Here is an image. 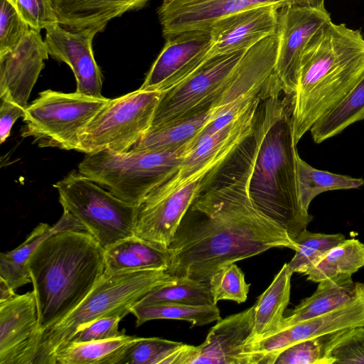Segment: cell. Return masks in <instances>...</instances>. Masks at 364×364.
Masks as SVG:
<instances>
[{"label":"cell","mask_w":364,"mask_h":364,"mask_svg":"<svg viewBox=\"0 0 364 364\" xmlns=\"http://www.w3.org/2000/svg\"><path fill=\"white\" fill-rule=\"evenodd\" d=\"M251 149L237 168L215 180L195 198L168 248L169 274L209 283L220 268L274 247L296 248L287 231L264 215L248 191Z\"/></svg>","instance_id":"cell-1"},{"label":"cell","mask_w":364,"mask_h":364,"mask_svg":"<svg viewBox=\"0 0 364 364\" xmlns=\"http://www.w3.org/2000/svg\"><path fill=\"white\" fill-rule=\"evenodd\" d=\"M291 97L273 73L261 92L254 124L248 191L255 205L294 241L313 216L298 196Z\"/></svg>","instance_id":"cell-2"},{"label":"cell","mask_w":364,"mask_h":364,"mask_svg":"<svg viewBox=\"0 0 364 364\" xmlns=\"http://www.w3.org/2000/svg\"><path fill=\"white\" fill-rule=\"evenodd\" d=\"M364 75V37L359 30L329 22L312 37L301 58L291 120L296 144L336 107Z\"/></svg>","instance_id":"cell-3"},{"label":"cell","mask_w":364,"mask_h":364,"mask_svg":"<svg viewBox=\"0 0 364 364\" xmlns=\"http://www.w3.org/2000/svg\"><path fill=\"white\" fill-rule=\"evenodd\" d=\"M27 267L43 333L75 309L103 277L105 248L86 231L63 230L42 242Z\"/></svg>","instance_id":"cell-4"},{"label":"cell","mask_w":364,"mask_h":364,"mask_svg":"<svg viewBox=\"0 0 364 364\" xmlns=\"http://www.w3.org/2000/svg\"><path fill=\"white\" fill-rule=\"evenodd\" d=\"M180 279L164 270L105 272L75 309L43 331L33 364H55L57 349L68 342L80 327L100 318H124L148 292Z\"/></svg>","instance_id":"cell-5"},{"label":"cell","mask_w":364,"mask_h":364,"mask_svg":"<svg viewBox=\"0 0 364 364\" xmlns=\"http://www.w3.org/2000/svg\"><path fill=\"white\" fill-rule=\"evenodd\" d=\"M187 146L169 151L104 149L85 154L78 172L120 200L139 205L177 171Z\"/></svg>","instance_id":"cell-6"},{"label":"cell","mask_w":364,"mask_h":364,"mask_svg":"<svg viewBox=\"0 0 364 364\" xmlns=\"http://www.w3.org/2000/svg\"><path fill=\"white\" fill-rule=\"evenodd\" d=\"M53 186L72 214L104 248L134 235L139 205L127 203L75 171Z\"/></svg>","instance_id":"cell-7"},{"label":"cell","mask_w":364,"mask_h":364,"mask_svg":"<svg viewBox=\"0 0 364 364\" xmlns=\"http://www.w3.org/2000/svg\"><path fill=\"white\" fill-rule=\"evenodd\" d=\"M110 100L44 90L26 107L21 135L40 147L77 151L81 134Z\"/></svg>","instance_id":"cell-8"},{"label":"cell","mask_w":364,"mask_h":364,"mask_svg":"<svg viewBox=\"0 0 364 364\" xmlns=\"http://www.w3.org/2000/svg\"><path fill=\"white\" fill-rule=\"evenodd\" d=\"M161 91L138 89L109 102L80 137L77 151H126L150 130Z\"/></svg>","instance_id":"cell-9"},{"label":"cell","mask_w":364,"mask_h":364,"mask_svg":"<svg viewBox=\"0 0 364 364\" xmlns=\"http://www.w3.org/2000/svg\"><path fill=\"white\" fill-rule=\"evenodd\" d=\"M246 51L209 58L183 81L161 91L150 130L208 111L229 82Z\"/></svg>","instance_id":"cell-10"},{"label":"cell","mask_w":364,"mask_h":364,"mask_svg":"<svg viewBox=\"0 0 364 364\" xmlns=\"http://www.w3.org/2000/svg\"><path fill=\"white\" fill-rule=\"evenodd\" d=\"M331 21L324 1L279 9L274 73L287 95L292 96L296 91L301 58L307 44L318 31Z\"/></svg>","instance_id":"cell-11"},{"label":"cell","mask_w":364,"mask_h":364,"mask_svg":"<svg viewBox=\"0 0 364 364\" xmlns=\"http://www.w3.org/2000/svg\"><path fill=\"white\" fill-rule=\"evenodd\" d=\"M255 304L220 318L197 346L191 364H266L255 338Z\"/></svg>","instance_id":"cell-12"},{"label":"cell","mask_w":364,"mask_h":364,"mask_svg":"<svg viewBox=\"0 0 364 364\" xmlns=\"http://www.w3.org/2000/svg\"><path fill=\"white\" fill-rule=\"evenodd\" d=\"M216 174L196 178L166 195L149 194L139 205L134 235L167 250L191 203Z\"/></svg>","instance_id":"cell-13"},{"label":"cell","mask_w":364,"mask_h":364,"mask_svg":"<svg viewBox=\"0 0 364 364\" xmlns=\"http://www.w3.org/2000/svg\"><path fill=\"white\" fill-rule=\"evenodd\" d=\"M324 0H162L157 13L163 36L191 30H210L225 16L256 7L273 5L279 9L316 4Z\"/></svg>","instance_id":"cell-14"},{"label":"cell","mask_w":364,"mask_h":364,"mask_svg":"<svg viewBox=\"0 0 364 364\" xmlns=\"http://www.w3.org/2000/svg\"><path fill=\"white\" fill-rule=\"evenodd\" d=\"M210 47V30L186 31L166 37L139 89L164 91L175 86L208 59Z\"/></svg>","instance_id":"cell-15"},{"label":"cell","mask_w":364,"mask_h":364,"mask_svg":"<svg viewBox=\"0 0 364 364\" xmlns=\"http://www.w3.org/2000/svg\"><path fill=\"white\" fill-rule=\"evenodd\" d=\"M41 335L33 291L0 302V364H33Z\"/></svg>","instance_id":"cell-16"},{"label":"cell","mask_w":364,"mask_h":364,"mask_svg":"<svg viewBox=\"0 0 364 364\" xmlns=\"http://www.w3.org/2000/svg\"><path fill=\"white\" fill-rule=\"evenodd\" d=\"M45 43L54 59L68 65L76 80L77 92L102 97V75L95 61L92 41L97 28L72 29L55 23L46 28Z\"/></svg>","instance_id":"cell-17"},{"label":"cell","mask_w":364,"mask_h":364,"mask_svg":"<svg viewBox=\"0 0 364 364\" xmlns=\"http://www.w3.org/2000/svg\"><path fill=\"white\" fill-rule=\"evenodd\" d=\"M364 326V285L349 302L331 311L290 325L258 341L266 364H274L278 355L298 342L341 330Z\"/></svg>","instance_id":"cell-18"},{"label":"cell","mask_w":364,"mask_h":364,"mask_svg":"<svg viewBox=\"0 0 364 364\" xmlns=\"http://www.w3.org/2000/svg\"><path fill=\"white\" fill-rule=\"evenodd\" d=\"M279 8L263 6L234 13L216 21L210 28L211 47L208 58L247 50L275 35Z\"/></svg>","instance_id":"cell-19"},{"label":"cell","mask_w":364,"mask_h":364,"mask_svg":"<svg viewBox=\"0 0 364 364\" xmlns=\"http://www.w3.org/2000/svg\"><path fill=\"white\" fill-rule=\"evenodd\" d=\"M48 55L40 31L31 28L16 48L0 57V98L26 108Z\"/></svg>","instance_id":"cell-20"},{"label":"cell","mask_w":364,"mask_h":364,"mask_svg":"<svg viewBox=\"0 0 364 364\" xmlns=\"http://www.w3.org/2000/svg\"><path fill=\"white\" fill-rule=\"evenodd\" d=\"M59 21L72 29L97 28L124 13L142 8L150 0H52Z\"/></svg>","instance_id":"cell-21"},{"label":"cell","mask_w":364,"mask_h":364,"mask_svg":"<svg viewBox=\"0 0 364 364\" xmlns=\"http://www.w3.org/2000/svg\"><path fill=\"white\" fill-rule=\"evenodd\" d=\"M68 230L86 231L77 219L66 210L53 225L39 223L18 247L0 254V278L14 290L31 283L27 263L32 253L51 235Z\"/></svg>","instance_id":"cell-22"},{"label":"cell","mask_w":364,"mask_h":364,"mask_svg":"<svg viewBox=\"0 0 364 364\" xmlns=\"http://www.w3.org/2000/svg\"><path fill=\"white\" fill-rule=\"evenodd\" d=\"M318 283L313 294L302 300L287 316H284L280 330L336 309L355 298L364 285L363 282H353L350 275L337 276Z\"/></svg>","instance_id":"cell-23"},{"label":"cell","mask_w":364,"mask_h":364,"mask_svg":"<svg viewBox=\"0 0 364 364\" xmlns=\"http://www.w3.org/2000/svg\"><path fill=\"white\" fill-rule=\"evenodd\" d=\"M105 273L167 270L168 250H161L135 235L105 248Z\"/></svg>","instance_id":"cell-24"},{"label":"cell","mask_w":364,"mask_h":364,"mask_svg":"<svg viewBox=\"0 0 364 364\" xmlns=\"http://www.w3.org/2000/svg\"><path fill=\"white\" fill-rule=\"evenodd\" d=\"M288 263L284 264L272 282L255 304V338L259 341L277 333L290 300L291 278Z\"/></svg>","instance_id":"cell-25"},{"label":"cell","mask_w":364,"mask_h":364,"mask_svg":"<svg viewBox=\"0 0 364 364\" xmlns=\"http://www.w3.org/2000/svg\"><path fill=\"white\" fill-rule=\"evenodd\" d=\"M139 337L126 334L115 338L61 345L55 364H119L124 353Z\"/></svg>","instance_id":"cell-26"},{"label":"cell","mask_w":364,"mask_h":364,"mask_svg":"<svg viewBox=\"0 0 364 364\" xmlns=\"http://www.w3.org/2000/svg\"><path fill=\"white\" fill-rule=\"evenodd\" d=\"M195 353V346L139 337L124 353L119 364H191Z\"/></svg>","instance_id":"cell-27"},{"label":"cell","mask_w":364,"mask_h":364,"mask_svg":"<svg viewBox=\"0 0 364 364\" xmlns=\"http://www.w3.org/2000/svg\"><path fill=\"white\" fill-rule=\"evenodd\" d=\"M296 184L302 208L309 211L311 201L319 194L336 190L358 188L364 185V179L316 169L303 160L296 158Z\"/></svg>","instance_id":"cell-28"},{"label":"cell","mask_w":364,"mask_h":364,"mask_svg":"<svg viewBox=\"0 0 364 364\" xmlns=\"http://www.w3.org/2000/svg\"><path fill=\"white\" fill-rule=\"evenodd\" d=\"M211 109L186 120L151 129L132 149L169 151L189 146L201 131L210 123ZM187 146V147H188Z\"/></svg>","instance_id":"cell-29"},{"label":"cell","mask_w":364,"mask_h":364,"mask_svg":"<svg viewBox=\"0 0 364 364\" xmlns=\"http://www.w3.org/2000/svg\"><path fill=\"white\" fill-rule=\"evenodd\" d=\"M136 318V326L156 319L182 320L191 327L203 326L221 318L217 304L188 305L169 302H154L134 306L132 311Z\"/></svg>","instance_id":"cell-30"},{"label":"cell","mask_w":364,"mask_h":364,"mask_svg":"<svg viewBox=\"0 0 364 364\" xmlns=\"http://www.w3.org/2000/svg\"><path fill=\"white\" fill-rule=\"evenodd\" d=\"M364 119V75L350 94L311 128L313 141L320 144Z\"/></svg>","instance_id":"cell-31"},{"label":"cell","mask_w":364,"mask_h":364,"mask_svg":"<svg viewBox=\"0 0 364 364\" xmlns=\"http://www.w3.org/2000/svg\"><path fill=\"white\" fill-rule=\"evenodd\" d=\"M364 267V244L357 239H346L331 249L305 275L319 282L341 275H350Z\"/></svg>","instance_id":"cell-32"},{"label":"cell","mask_w":364,"mask_h":364,"mask_svg":"<svg viewBox=\"0 0 364 364\" xmlns=\"http://www.w3.org/2000/svg\"><path fill=\"white\" fill-rule=\"evenodd\" d=\"M346 240L341 233L326 234L304 230L295 239V255L288 263L293 273L306 274L333 247Z\"/></svg>","instance_id":"cell-33"},{"label":"cell","mask_w":364,"mask_h":364,"mask_svg":"<svg viewBox=\"0 0 364 364\" xmlns=\"http://www.w3.org/2000/svg\"><path fill=\"white\" fill-rule=\"evenodd\" d=\"M154 302L188 305H213L209 283L181 279L179 282L157 287L145 294L135 306Z\"/></svg>","instance_id":"cell-34"},{"label":"cell","mask_w":364,"mask_h":364,"mask_svg":"<svg viewBox=\"0 0 364 364\" xmlns=\"http://www.w3.org/2000/svg\"><path fill=\"white\" fill-rule=\"evenodd\" d=\"M326 357L328 364H364V326L335 332L329 343Z\"/></svg>","instance_id":"cell-35"},{"label":"cell","mask_w":364,"mask_h":364,"mask_svg":"<svg viewBox=\"0 0 364 364\" xmlns=\"http://www.w3.org/2000/svg\"><path fill=\"white\" fill-rule=\"evenodd\" d=\"M213 302L231 300L238 304L247 299L250 285L245 282V274L235 263L223 267L209 281Z\"/></svg>","instance_id":"cell-36"},{"label":"cell","mask_w":364,"mask_h":364,"mask_svg":"<svg viewBox=\"0 0 364 364\" xmlns=\"http://www.w3.org/2000/svg\"><path fill=\"white\" fill-rule=\"evenodd\" d=\"M334 333L290 346L278 355L274 364H328L326 354Z\"/></svg>","instance_id":"cell-37"},{"label":"cell","mask_w":364,"mask_h":364,"mask_svg":"<svg viewBox=\"0 0 364 364\" xmlns=\"http://www.w3.org/2000/svg\"><path fill=\"white\" fill-rule=\"evenodd\" d=\"M31 28L8 0H0V57L21 43Z\"/></svg>","instance_id":"cell-38"},{"label":"cell","mask_w":364,"mask_h":364,"mask_svg":"<svg viewBox=\"0 0 364 364\" xmlns=\"http://www.w3.org/2000/svg\"><path fill=\"white\" fill-rule=\"evenodd\" d=\"M11 3L32 29L41 31L59 23L52 0H11Z\"/></svg>","instance_id":"cell-39"},{"label":"cell","mask_w":364,"mask_h":364,"mask_svg":"<svg viewBox=\"0 0 364 364\" xmlns=\"http://www.w3.org/2000/svg\"><path fill=\"white\" fill-rule=\"evenodd\" d=\"M122 318L121 316H109L92 321L80 327L69 341L82 343L120 337L125 334L124 330H119Z\"/></svg>","instance_id":"cell-40"},{"label":"cell","mask_w":364,"mask_h":364,"mask_svg":"<svg viewBox=\"0 0 364 364\" xmlns=\"http://www.w3.org/2000/svg\"><path fill=\"white\" fill-rule=\"evenodd\" d=\"M0 99V143L3 144L10 136L11 128L16 121L20 117H23L26 108L12 101Z\"/></svg>","instance_id":"cell-41"},{"label":"cell","mask_w":364,"mask_h":364,"mask_svg":"<svg viewBox=\"0 0 364 364\" xmlns=\"http://www.w3.org/2000/svg\"><path fill=\"white\" fill-rule=\"evenodd\" d=\"M16 295L15 290L0 278V302L8 301Z\"/></svg>","instance_id":"cell-42"},{"label":"cell","mask_w":364,"mask_h":364,"mask_svg":"<svg viewBox=\"0 0 364 364\" xmlns=\"http://www.w3.org/2000/svg\"><path fill=\"white\" fill-rule=\"evenodd\" d=\"M9 2H11V0H8Z\"/></svg>","instance_id":"cell-43"}]
</instances>
